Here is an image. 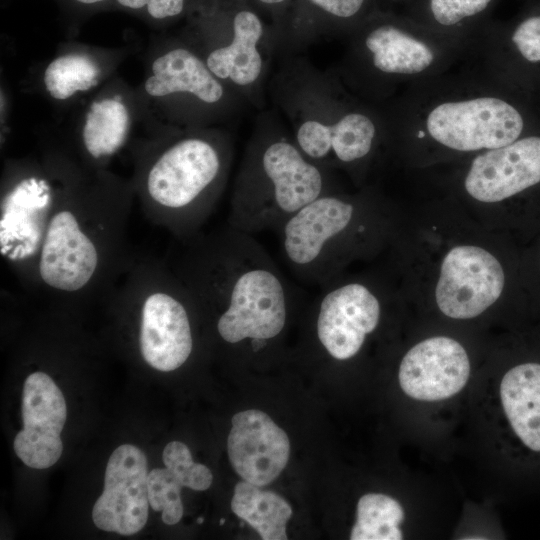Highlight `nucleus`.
<instances>
[{
    "label": "nucleus",
    "mask_w": 540,
    "mask_h": 540,
    "mask_svg": "<svg viewBox=\"0 0 540 540\" xmlns=\"http://www.w3.org/2000/svg\"><path fill=\"white\" fill-rule=\"evenodd\" d=\"M325 12L343 19H349L360 13L366 0H310Z\"/></svg>",
    "instance_id": "nucleus-29"
},
{
    "label": "nucleus",
    "mask_w": 540,
    "mask_h": 540,
    "mask_svg": "<svg viewBox=\"0 0 540 540\" xmlns=\"http://www.w3.org/2000/svg\"><path fill=\"white\" fill-rule=\"evenodd\" d=\"M227 450L235 472L245 481L266 486L275 480L290 455V441L264 412L249 409L235 414Z\"/></svg>",
    "instance_id": "nucleus-14"
},
{
    "label": "nucleus",
    "mask_w": 540,
    "mask_h": 540,
    "mask_svg": "<svg viewBox=\"0 0 540 540\" xmlns=\"http://www.w3.org/2000/svg\"><path fill=\"white\" fill-rule=\"evenodd\" d=\"M331 128L329 157L343 165H351L366 158L372 151L376 138V125L361 112L342 116Z\"/></svg>",
    "instance_id": "nucleus-24"
},
{
    "label": "nucleus",
    "mask_w": 540,
    "mask_h": 540,
    "mask_svg": "<svg viewBox=\"0 0 540 540\" xmlns=\"http://www.w3.org/2000/svg\"><path fill=\"white\" fill-rule=\"evenodd\" d=\"M504 283L503 268L492 253L474 245L456 246L442 260L436 303L450 318H474L498 300Z\"/></svg>",
    "instance_id": "nucleus-8"
},
{
    "label": "nucleus",
    "mask_w": 540,
    "mask_h": 540,
    "mask_svg": "<svg viewBox=\"0 0 540 540\" xmlns=\"http://www.w3.org/2000/svg\"><path fill=\"white\" fill-rule=\"evenodd\" d=\"M314 302L318 344L334 360L356 356L381 320L382 303L376 290L360 281L339 278L319 288Z\"/></svg>",
    "instance_id": "nucleus-7"
},
{
    "label": "nucleus",
    "mask_w": 540,
    "mask_h": 540,
    "mask_svg": "<svg viewBox=\"0 0 540 540\" xmlns=\"http://www.w3.org/2000/svg\"><path fill=\"white\" fill-rule=\"evenodd\" d=\"M514 89H467L441 95L413 113V130L443 149L484 152L505 146L539 123Z\"/></svg>",
    "instance_id": "nucleus-4"
},
{
    "label": "nucleus",
    "mask_w": 540,
    "mask_h": 540,
    "mask_svg": "<svg viewBox=\"0 0 540 540\" xmlns=\"http://www.w3.org/2000/svg\"><path fill=\"white\" fill-rule=\"evenodd\" d=\"M226 169L223 147L184 137L139 157L131 186L145 218L183 241L202 231L212 215Z\"/></svg>",
    "instance_id": "nucleus-3"
},
{
    "label": "nucleus",
    "mask_w": 540,
    "mask_h": 540,
    "mask_svg": "<svg viewBox=\"0 0 540 540\" xmlns=\"http://www.w3.org/2000/svg\"><path fill=\"white\" fill-rule=\"evenodd\" d=\"M224 522H225L224 519H221L220 524L223 525Z\"/></svg>",
    "instance_id": "nucleus-33"
},
{
    "label": "nucleus",
    "mask_w": 540,
    "mask_h": 540,
    "mask_svg": "<svg viewBox=\"0 0 540 540\" xmlns=\"http://www.w3.org/2000/svg\"><path fill=\"white\" fill-rule=\"evenodd\" d=\"M497 0H407V17L426 29L460 43L479 31Z\"/></svg>",
    "instance_id": "nucleus-18"
},
{
    "label": "nucleus",
    "mask_w": 540,
    "mask_h": 540,
    "mask_svg": "<svg viewBox=\"0 0 540 540\" xmlns=\"http://www.w3.org/2000/svg\"><path fill=\"white\" fill-rule=\"evenodd\" d=\"M162 459L165 467L176 475L183 487L204 491L211 486L213 475L210 469L195 463L188 446L183 442H169L163 450Z\"/></svg>",
    "instance_id": "nucleus-26"
},
{
    "label": "nucleus",
    "mask_w": 540,
    "mask_h": 540,
    "mask_svg": "<svg viewBox=\"0 0 540 540\" xmlns=\"http://www.w3.org/2000/svg\"><path fill=\"white\" fill-rule=\"evenodd\" d=\"M99 65L89 56L68 53L52 60L44 71V86L56 100H66L98 84Z\"/></svg>",
    "instance_id": "nucleus-23"
},
{
    "label": "nucleus",
    "mask_w": 540,
    "mask_h": 540,
    "mask_svg": "<svg viewBox=\"0 0 540 540\" xmlns=\"http://www.w3.org/2000/svg\"><path fill=\"white\" fill-rule=\"evenodd\" d=\"M117 2L129 9H144L154 19H166L181 13L185 0H117Z\"/></svg>",
    "instance_id": "nucleus-28"
},
{
    "label": "nucleus",
    "mask_w": 540,
    "mask_h": 540,
    "mask_svg": "<svg viewBox=\"0 0 540 540\" xmlns=\"http://www.w3.org/2000/svg\"><path fill=\"white\" fill-rule=\"evenodd\" d=\"M23 429L13 447L18 458L33 469H46L61 457V432L67 418L63 393L45 372L29 374L22 393Z\"/></svg>",
    "instance_id": "nucleus-11"
},
{
    "label": "nucleus",
    "mask_w": 540,
    "mask_h": 540,
    "mask_svg": "<svg viewBox=\"0 0 540 540\" xmlns=\"http://www.w3.org/2000/svg\"><path fill=\"white\" fill-rule=\"evenodd\" d=\"M362 205L326 193L304 206L278 230L282 256L302 282L322 287L339 273L367 233Z\"/></svg>",
    "instance_id": "nucleus-6"
},
{
    "label": "nucleus",
    "mask_w": 540,
    "mask_h": 540,
    "mask_svg": "<svg viewBox=\"0 0 540 540\" xmlns=\"http://www.w3.org/2000/svg\"><path fill=\"white\" fill-rule=\"evenodd\" d=\"M296 138L300 150L312 161L328 159L331 151L330 125L308 120L301 124Z\"/></svg>",
    "instance_id": "nucleus-27"
},
{
    "label": "nucleus",
    "mask_w": 540,
    "mask_h": 540,
    "mask_svg": "<svg viewBox=\"0 0 540 540\" xmlns=\"http://www.w3.org/2000/svg\"><path fill=\"white\" fill-rule=\"evenodd\" d=\"M540 183V132H530L505 146L476 155L463 180L464 189L482 203H497Z\"/></svg>",
    "instance_id": "nucleus-12"
},
{
    "label": "nucleus",
    "mask_w": 540,
    "mask_h": 540,
    "mask_svg": "<svg viewBox=\"0 0 540 540\" xmlns=\"http://www.w3.org/2000/svg\"><path fill=\"white\" fill-rule=\"evenodd\" d=\"M10 173L0 197V254L23 288L58 308L101 302L133 250L131 184L64 159Z\"/></svg>",
    "instance_id": "nucleus-1"
},
{
    "label": "nucleus",
    "mask_w": 540,
    "mask_h": 540,
    "mask_svg": "<svg viewBox=\"0 0 540 540\" xmlns=\"http://www.w3.org/2000/svg\"><path fill=\"white\" fill-rule=\"evenodd\" d=\"M148 462L143 451L131 444L117 447L111 454L104 489L92 509V520L103 531L120 535L138 533L149 511Z\"/></svg>",
    "instance_id": "nucleus-10"
},
{
    "label": "nucleus",
    "mask_w": 540,
    "mask_h": 540,
    "mask_svg": "<svg viewBox=\"0 0 540 540\" xmlns=\"http://www.w3.org/2000/svg\"><path fill=\"white\" fill-rule=\"evenodd\" d=\"M197 522H198L199 524H201V523L203 522V518H202V517L198 518Z\"/></svg>",
    "instance_id": "nucleus-32"
},
{
    "label": "nucleus",
    "mask_w": 540,
    "mask_h": 540,
    "mask_svg": "<svg viewBox=\"0 0 540 540\" xmlns=\"http://www.w3.org/2000/svg\"><path fill=\"white\" fill-rule=\"evenodd\" d=\"M263 33L260 19L251 11L238 12L233 20V39L213 50L206 59L218 79H230L241 86L254 83L262 69L257 43Z\"/></svg>",
    "instance_id": "nucleus-17"
},
{
    "label": "nucleus",
    "mask_w": 540,
    "mask_h": 540,
    "mask_svg": "<svg viewBox=\"0 0 540 540\" xmlns=\"http://www.w3.org/2000/svg\"><path fill=\"white\" fill-rule=\"evenodd\" d=\"M76 1L82 4H95V3L103 2L105 0H76Z\"/></svg>",
    "instance_id": "nucleus-30"
},
{
    "label": "nucleus",
    "mask_w": 540,
    "mask_h": 540,
    "mask_svg": "<svg viewBox=\"0 0 540 540\" xmlns=\"http://www.w3.org/2000/svg\"><path fill=\"white\" fill-rule=\"evenodd\" d=\"M456 43L409 17L378 24L364 39L371 63L377 71L413 80H423L438 72Z\"/></svg>",
    "instance_id": "nucleus-9"
},
{
    "label": "nucleus",
    "mask_w": 540,
    "mask_h": 540,
    "mask_svg": "<svg viewBox=\"0 0 540 540\" xmlns=\"http://www.w3.org/2000/svg\"><path fill=\"white\" fill-rule=\"evenodd\" d=\"M466 350L446 336L427 338L403 357L398 373L401 389L413 399L438 401L457 394L468 381Z\"/></svg>",
    "instance_id": "nucleus-13"
},
{
    "label": "nucleus",
    "mask_w": 540,
    "mask_h": 540,
    "mask_svg": "<svg viewBox=\"0 0 540 540\" xmlns=\"http://www.w3.org/2000/svg\"><path fill=\"white\" fill-rule=\"evenodd\" d=\"M404 510L394 498L378 493L363 495L357 504L351 540H401Z\"/></svg>",
    "instance_id": "nucleus-22"
},
{
    "label": "nucleus",
    "mask_w": 540,
    "mask_h": 540,
    "mask_svg": "<svg viewBox=\"0 0 540 540\" xmlns=\"http://www.w3.org/2000/svg\"><path fill=\"white\" fill-rule=\"evenodd\" d=\"M263 3H266V4H278V3H281L285 0H259Z\"/></svg>",
    "instance_id": "nucleus-31"
},
{
    "label": "nucleus",
    "mask_w": 540,
    "mask_h": 540,
    "mask_svg": "<svg viewBox=\"0 0 540 540\" xmlns=\"http://www.w3.org/2000/svg\"><path fill=\"white\" fill-rule=\"evenodd\" d=\"M231 509L254 528L263 540H286L290 505L280 495L245 480L234 488Z\"/></svg>",
    "instance_id": "nucleus-20"
},
{
    "label": "nucleus",
    "mask_w": 540,
    "mask_h": 540,
    "mask_svg": "<svg viewBox=\"0 0 540 540\" xmlns=\"http://www.w3.org/2000/svg\"><path fill=\"white\" fill-rule=\"evenodd\" d=\"M500 397L516 435L528 448L540 451V364L510 369L502 378Z\"/></svg>",
    "instance_id": "nucleus-16"
},
{
    "label": "nucleus",
    "mask_w": 540,
    "mask_h": 540,
    "mask_svg": "<svg viewBox=\"0 0 540 540\" xmlns=\"http://www.w3.org/2000/svg\"><path fill=\"white\" fill-rule=\"evenodd\" d=\"M130 116L117 97L95 101L88 110L82 127L83 150L89 160L106 161L125 144Z\"/></svg>",
    "instance_id": "nucleus-19"
},
{
    "label": "nucleus",
    "mask_w": 540,
    "mask_h": 540,
    "mask_svg": "<svg viewBox=\"0 0 540 540\" xmlns=\"http://www.w3.org/2000/svg\"><path fill=\"white\" fill-rule=\"evenodd\" d=\"M183 485L167 467L155 468L148 473V499L154 511L162 512L167 525L177 524L183 516L181 489Z\"/></svg>",
    "instance_id": "nucleus-25"
},
{
    "label": "nucleus",
    "mask_w": 540,
    "mask_h": 540,
    "mask_svg": "<svg viewBox=\"0 0 540 540\" xmlns=\"http://www.w3.org/2000/svg\"><path fill=\"white\" fill-rule=\"evenodd\" d=\"M151 72L144 88L152 97L188 93L213 104L223 96V87L206 62L187 49L176 48L160 55L153 61Z\"/></svg>",
    "instance_id": "nucleus-15"
},
{
    "label": "nucleus",
    "mask_w": 540,
    "mask_h": 540,
    "mask_svg": "<svg viewBox=\"0 0 540 540\" xmlns=\"http://www.w3.org/2000/svg\"><path fill=\"white\" fill-rule=\"evenodd\" d=\"M327 191L325 175L299 147L277 140L266 145L240 177L227 223L242 232H278L282 225Z\"/></svg>",
    "instance_id": "nucleus-5"
},
{
    "label": "nucleus",
    "mask_w": 540,
    "mask_h": 540,
    "mask_svg": "<svg viewBox=\"0 0 540 540\" xmlns=\"http://www.w3.org/2000/svg\"><path fill=\"white\" fill-rule=\"evenodd\" d=\"M506 64L522 81H540V12L529 14L504 31L499 41ZM508 71H510V69Z\"/></svg>",
    "instance_id": "nucleus-21"
},
{
    "label": "nucleus",
    "mask_w": 540,
    "mask_h": 540,
    "mask_svg": "<svg viewBox=\"0 0 540 540\" xmlns=\"http://www.w3.org/2000/svg\"><path fill=\"white\" fill-rule=\"evenodd\" d=\"M181 242L172 262L199 315L214 323L217 337L230 346L266 350L284 332L294 299L292 287L253 235L228 223Z\"/></svg>",
    "instance_id": "nucleus-2"
}]
</instances>
